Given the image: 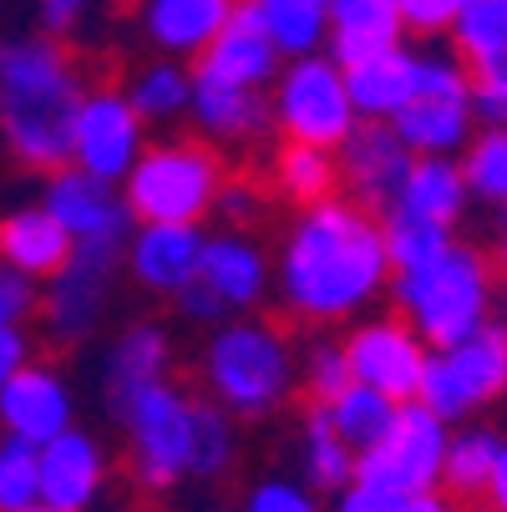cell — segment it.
<instances>
[{
    "label": "cell",
    "mask_w": 507,
    "mask_h": 512,
    "mask_svg": "<svg viewBox=\"0 0 507 512\" xmlns=\"http://www.w3.org/2000/svg\"><path fill=\"white\" fill-rule=\"evenodd\" d=\"M26 360H31V335H26V325H6V330H0V391H6V381L21 371Z\"/></svg>",
    "instance_id": "obj_48"
},
{
    "label": "cell",
    "mask_w": 507,
    "mask_h": 512,
    "mask_svg": "<svg viewBox=\"0 0 507 512\" xmlns=\"http://www.w3.org/2000/svg\"><path fill=\"white\" fill-rule=\"evenodd\" d=\"M452 46L467 71L507 56V0H472L452 21Z\"/></svg>",
    "instance_id": "obj_36"
},
{
    "label": "cell",
    "mask_w": 507,
    "mask_h": 512,
    "mask_svg": "<svg viewBox=\"0 0 507 512\" xmlns=\"http://www.w3.org/2000/svg\"><path fill=\"white\" fill-rule=\"evenodd\" d=\"M208 401L234 421L274 416L300 386V360L279 320H229L203 345Z\"/></svg>",
    "instance_id": "obj_3"
},
{
    "label": "cell",
    "mask_w": 507,
    "mask_h": 512,
    "mask_svg": "<svg viewBox=\"0 0 507 512\" xmlns=\"http://www.w3.org/2000/svg\"><path fill=\"white\" fill-rule=\"evenodd\" d=\"M168 365H173V340L158 320H137L127 325L112 350H107V406L112 416L137 396V391H148L158 381H168Z\"/></svg>",
    "instance_id": "obj_22"
},
{
    "label": "cell",
    "mask_w": 507,
    "mask_h": 512,
    "mask_svg": "<svg viewBox=\"0 0 507 512\" xmlns=\"http://www.w3.org/2000/svg\"><path fill=\"white\" fill-rule=\"evenodd\" d=\"M198 259H203V229L193 224H142L127 239V274L148 289V295H178L198 279Z\"/></svg>",
    "instance_id": "obj_17"
},
{
    "label": "cell",
    "mask_w": 507,
    "mask_h": 512,
    "mask_svg": "<svg viewBox=\"0 0 507 512\" xmlns=\"http://www.w3.org/2000/svg\"><path fill=\"white\" fill-rule=\"evenodd\" d=\"M391 284L386 234L350 198H325L305 208L284 234L279 249V300L289 320L305 325H340L360 315Z\"/></svg>",
    "instance_id": "obj_1"
},
{
    "label": "cell",
    "mask_w": 507,
    "mask_h": 512,
    "mask_svg": "<svg viewBox=\"0 0 507 512\" xmlns=\"http://www.w3.org/2000/svg\"><path fill=\"white\" fill-rule=\"evenodd\" d=\"M122 97L132 102V112L142 117V127H148V122H178L193 107V71L183 61H168V56L163 61H148Z\"/></svg>",
    "instance_id": "obj_30"
},
{
    "label": "cell",
    "mask_w": 507,
    "mask_h": 512,
    "mask_svg": "<svg viewBox=\"0 0 507 512\" xmlns=\"http://www.w3.org/2000/svg\"><path fill=\"white\" fill-rule=\"evenodd\" d=\"M487 512H507V436L497 447V462H492V477H487Z\"/></svg>",
    "instance_id": "obj_50"
},
{
    "label": "cell",
    "mask_w": 507,
    "mask_h": 512,
    "mask_svg": "<svg viewBox=\"0 0 507 512\" xmlns=\"http://www.w3.org/2000/svg\"><path fill=\"white\" fill-rule=\"evenodd\" d=\"M345 97L360 122H391L416 97V56L406 46L345 66Z\"/></svg>",
    "instance_id": "obj_24"
},
{
    "label": "cell",
    "mask_w": 507,
    "mask_h": 512,
    "mask_svg": "<svg viewBox=\"0 0 507 512\" xmlns=\"http://www.w3.org/2000/svg\"><path fill=\"white\" fill-rule=\"evenodd\" d=\"M472 117V77L457 56H416V97L391 117V132L411 158H452L467 148Z\"/></svg>",
    "instance_id": "obj_7"
},
{
    "label": "cell",
    "mask_w": 507,
    "mask_h": 512,
    "mask_svg": "<svg viewBox=\"0 0 507 512\" xmlns=\"http://www.w3.org/2000/svg\"><path fill=\"white\" fill-rule=\"evenodd\" d=\"M335 512H406V497L381 492V487H360V482H350V487L340 492Z\"/></svg>",
    "instance_id": "obj_47"
},
{
    "label": "cell",
    "mask_w": 507,
    "mask_h": 512,
    "mask_svg": "<svg viewBox=\"0 0 507 512\" xmlns=\"http://www.w3.org/2000/svg\"><path fill=\"white\" fill-rule=\"evenodd\" d=\"M71 411H77V401H71L66 376L41 360H26L0 391V431L36 452L56 442L61 431H71Z\"/></svg>",
    "instance_id": "obj_15"
},
{
    "label": "cell",
    "mask_w": 507,
    "mask_h": 512,
    "mask_svg": "<svg viewBox=\"0 0 507 512\" xmlns=\"http://www.w3.org/2000/svg\"><path fill=\"white\" fill-rule=\"evenodd\" d=\"M87 77L77 56L51 36L0 41V137L21 168L61 173L71 168V132L87 102Z\"/></svg>",
    "instance_id": "obj_2"
},
{
    "label": "cell",
    "mask_w": 507,
    "mask_h": 512,
    "mask_svg": "<svg viewBox=\"0 0 507 512\" xmlns=\"http://www.w3.org/2000/svg\"><path fill=\"white\" fill-rule=\"evenodd\" d=\"M502 330H507V289H502Z\"/></svg>",
    "instance_id": "obj_53"
},
{
    "label": "cell",
    "mask_w": 507,
    "mask_h": 512,
    "mask_svg": "<svg viewBox=\"0 0 507 512\" xmlns=\"http://www.w3.org/2000/svg\"><path fill=\"white\" fill-rule=\"evenodd\" d=\"M208 512H234V507H208Z\"/></svg>",
    "instance_id": "obj_55"
},
{
    "label": "cell",
    "mask_w": 507,
    "mask_h": 512,
    "mask_svg": "<svg viewBox=\"0 0 507 512\" xmlns=\"http://www.w3.org/2000/svg\"><path fill=\"white\" fill-rule=\"evenodd\" d=\"M107 482V452L87 431H61L56 442L41 447V502L56 512H82L97 502Z\"/></svg>",
    "instance_id": "obj_18"
},
{
    "label": "cell",
    "mask_w": 507,
    "mask_h": 512,
    "mask_svg": "<svg viewBox=\"0 0 507 512\" xmlns=\"http://www.w3.org/2000/svg\"><path fill=\"white\" fill-rule=\"evenodd\" d=\"M71 259V239L56 218L36 208H16L0 218V264L21 279H51Z\"/></svg>",
    "instance_id": "obj_25"
},
{
    "label": "cell",
    "mask_w": 507,
    "mask_h": 512,
    "mask_svg": "<svg viewBox=\"0 0 507 512\" xmlns=\"http://www.w3.org/2000/svg\"><path fill=\"white\" fill-rule=\"evenodd\" d=\"M416 406H426L442 426H457V421L472 416V401L462 396V386H457V376L447 371L442 355H426V371H421V386H416Z\"/></svg>",
    "instance_id": "obj_40"
},
{
    "label": "cell",
    "mask_w": 507,
    "mask_h": 512,
    "mask_svg": "<svg viewBox=\"0 0 507 512\" xmlns=\"http://www.w3.org/2000/svg\"><path fill=\"white\" fill-rule=\"evenodd\" d=\"M472 77V117L482 122V132H507V56L467 71Z\"/></svg>",
    "instance_id": "obj_41"
},
{
    "label": "cell",
    "mask_w": 507,
    "mask_h": 512,
    "mask_svg": "<svg viewBox=\"0 0 507 512\" xmlns=\"http://www.w3.org/2000/svg\"><path fill=\"white\" fill-rule=\"evenodd\" d=\"M401 11V26L416 31V36H437V31H452L462 0H396Z\"/></svg>",
    "instance_id": "obj_44"
},
{
    "label": "cell",
    "mask_w": 507,
    "mask_h": 512,
    "mask_svg": "<svg viewBox=\"0 0 507 512\" xmlns=\"http://www.w3.org/2000/svg\"><path fill=\"white\" fill-rule=\"evenodd\" d=\"M127 431V472L142 492H168L188 477V447H193V396L173 381H158L137 391L117 411Z\"/></svg>",
    "instance_id": "obj_6"
},
{
    "label": "cell",
    "mask_w": 507,
    "mask_h": 512,
    "mask_svg": "<svg viewBox=\"0 0 507 512\" xmlns=\"http://www.w3.org/2000/svg\"><path fill=\"white\" fill-rule=\"evenodd\" d=\"M442 360H447V371L457 376L462 396L472 401V411L507 396V330L502 325L487 320L477 335H467L462 345L442 350Z\"/></svg>",
    "instance_id": "obj_26"
},
{
    "label": "cell",
    "mask_w": 507,
    "mask_h": 512,
    "mask_svg": "<svg viewBox=\"0 0 507 512\" xmlns=\"http://www.w3.org/2000/svg\"><path fill=\"white\" fill-rule=\"evenodd\" d=\"M279 51L274 41L264 36L259 16L249 0H239L229 26L213 36V46L198 56L193 66V82H213V87H239V92H264L274 77H279Z\"/></svg>",
    "instance_id": "obj_16"
},
{
    "label": "cell",
    "mask_w": 507,
    "mask_h": 512,
    "mask_svg": "<svg viewBox=\"0 0 507 512\" xmlns=\"http://www.w3.org/2000/svg\"><path fill=\"white\" fill-rule=\"evenodd\" d=\"M82 11H87V0H41V26H46V36H51V41L66 36L71 26L82 21Z\"/></svg>",
    "instance_id": "obj_49"
},
{
    "label": "cell",
    "mask_w": 507,
    "mask_h": 512,
    "mask_svg": "<svg viewBox=\"0 0 507 512\" xmlns=\"http://www.w3.org/2000/svg\"><path fill=\"white\" fill-rule=\"evenodd\" d=\"M350 360H345V345L335 340H315L310 355H305V391H310V406H330L350 391Z\"/></svg>",
    "instance_id": "obj_39"
},
{
    "label": "cell",
    "mask_w": 507,
    "mask_h": 512,
    "mask_svg": "<svg viewBox=\"0 0 507 512\" xmlns=\"http://www.w3.org/2000/svg\"><path fill=\"white\" fill-rule=\"evenodd\" d=\"M41 208L66 229L71 244H127L132 239V213H127L122 193L77 168H61L46 178Z\"/></svg>",
    "instance_id": "obj_14"
},
{
    "label": "cell",
    "mask_w": 507,
    "mask_h": 512,
    "mask_svg": "<svg viewBox=\"0 0 507 512\" xmlns=\"http://www.w3.org/2000/svg\"><path fill=\"white\" fill-rule=\"evenodd\" d=\"M122 254H127V244H71V259L46 279V295L36 300L46 335L56 345H77L102 325Z\"/></svg>",
    "instance_id": "obj_10"
},
{
    "label": "cell",
    "mask_w": 507,
    "mask_h": 512,
    "mask_svg": "<svg viewBox=\"0 0 507 512\" xmlns=\"http://www.w3.org/2000/svg\"><path fill=\"white\" fill-rule=\"evenodd\" d=\"M198 279L234 310H254L269 295V259L249 234H219V239H203V259H198Z\"/></svg>",
    "instance_id": "obj_20"
},
{
    "label": "cell",
    "mask_w": 507,
    "mask_h": 512,
    "mask_svg": "<svg viewBox=\"0 0 507 512\" xmlns=\"http://www.w3.org/2000/svg\"><path fill=\"white\" fill-rule=\"evenodd\" d=\"M193 122L208 148H259L274 132V107L264 92H239V87H213L193 82Z\"/></svg>",
    "instance_id": "obj_19"
},
{
    "label": "cell",
    "mask_w": 507,
    "mask_h": 512,
    "mask_svg": "<svg viewBox=\"0 0 507 512\" xmlns=\"http://www.w3.org/2000/svg\"><path fill=\"white\" fill-rule=\"evenodd\" d=\"M41 502V452L0 436V512H26Z\"/></svg>",
    "instance_id": "obj_38"
},
{
    "label": "cell",
    "mask_w": 507,
    "mask_h": 512,
    "mask_svg": "<svg viewBox=\"0 0 507 512\" xmlns=\"http://www.w3.org/2000/svg\"><path fill=\"white\" fill-rule=\"evenodd\" d=\"M320 411H325L330 431L340 436L355 457L371 452L381 436L391 431V421H396V401H386L381 391H366V386H350L340 401H330V406H320Z\"/></svg>",
    "instance_id": "obj_33"
},
{
    "label": "cell",
    "mask_w": 507,
    "mask_h": 512,
    "mask_svg": "<svg viewBox=\"0 0 507 512\" xmlns=\"http://www.w3.org/2000/svg\"><path fill=\"white\" fill-rule=\"evenodd\" d=\"M274 127L284 142H305V148L335 153L340 142L355 132V107L345 97V71L330 56H300L274 77Z\"/></svg>",
    "instance_id": "obj_8"
},
{
    "label": "cell",
    "mask_w": 507,
    "mask_h": 512,
    "mask_svg": "<svg viewBox=\"0 0 507 512\" xmlns=\"http://www.w3.org/2000/svg\"><path fill=\"white\" fill-rule=\"evenodd\" d=\"M137 158H142V117L132 112V102L112 87L87 92L77 112V132H71V168L117 188L127 183Z\"/></svg>",
    "instance_id": "obj_11"
},
{
    "label": "cell",
    "mask_w": 507,
    "mask_h": 512,
    "mask_svg": "<svg viewBox=\"0 0 507 512\" xmlns=\"http://www.w3.org/2000/svg\"><path fill=\"white\" fill-rule=\"evenodd\" d=\"M224 158L208 142H158L142 148L137 168L122 183V203L132 213V224H203L219 203L224 188Z\"/></svg>",
    "instance_id": "obj_5"
},
{
    "label": "cell",
    "mask_w": 507,
    "mask_h": 512,
    "mask_svg": "<svg viewBox=\"0 0 507 512\" xmlns=\"http://www.w3.org/2000/svg\"><path fill=\"white\" fill-rule=\"evenodd\" d=\"M497 447L502 436L487 431V426H467L447 442V467H442V482H447V497L457 502H472L487 492V477H492V462H497Z\"/></svg>",
    "instance_id": "obj_35"
},
{
    "label": "cell",
    "mask_w": 507,
    "mask_h": 512,
    "mask_svg": "<svg viewBox=\"0 0 507 512\" xmlns=\"http://www.w3.org/2000/svg\"><path fill=\"white\" fill-rule=\"evenodd\" d=\"M426 345L416 340V330L401 320V315H381V320H366L345 335V360H350V381L366 386V391H381L386 401L406 406L416 401V386H421V371H426Z\"/></svg>",
    "instance_id": "obj_12"
},
{
    "label": "cell",
    "mask_w": 507,
    "mask_h": 512,
    "mask_svg": "<svg viewBox=\"0 0 507 512\" xmlns=\"http://www.w3.org/2000/svg\"><path fill=\"white\" fill-rule=\"evenodd\" d=\"M406 512H457V507L442 492H426V497H406Z\"/></svg>",
    "instance_id": "obj_51"
},
{
    "label": "cell",
    "mask_w": 507,
    "mask_h": 512,
    "mask_svg": "<svg viewBox=\"0 0 507 512\" xmlns=\"http://www.w3.org/2000/svg\"><path fill=\"white\" fill-rule=\"evenodd\" d=\"M492 295H497V264H492V254H482L472 244H452L437 264L391 279V300H396L401 320L416 330V340L431 355H442V350L462 345L467 335H477L487 325Z\"/></svg>",
    "instance_id": "obj_4"
},
{
    "label": "cell",
    "mask_w": 507,
    "mask_h": 512,
    "mask_svg": "<svg viewBox=\"0 0 507 512\" xmlns=\"http://www.w3.org/2000/svg\"><path fill=\"white\" fill-rule=\"evenodd\" d=\"M213 213H224L229 234H244V224H254V218L264 213V188L244 173H229L224 188H219V203H213Z\"/></svg>",
    "instance_id": "obj_43"
},
{
    "label": "cell",
    "mask_w": 507,
    "mask_h": 512,
    "mask_svg": "<svg viewBox=\"0 0 507 512\" xmlns=\"http://www.w3.org/2000/svg\"><path fill=\"white\" fill-rule=\"evenodd\" d=\"M26 512H56V507H46V502H36V507H26Z\"/></svg>",
    "instance_id": "obj_54"
},
{
    "label": "cell",
    "mask_w": 507,
    "mask_h": 512,
    "mask_svg": "<svg viewBox=\"0 0 507 512\" xmlns=\"http://www.w3.org/2000/svg\"><path fill=\"white\" fill-rule=\"evenodd\" d=\"M462 6H472V0H462Z\"/></svg>",
    "instance_id": "obj_56"
},
{
    "label": "cell",
    "mask_w": 507,
    "mask_h": 512,
    "mask_svg": "<svg viewBox=\"0 0 507 512\" xmlns=\"http://www.w3.org/2000/svg\"><path fill=\"white\" fill-rule=\"evenodd\" d=\"M462 183H467V198L507 208V132H477L467 142Z\"/></svg>",
    "instance_id": "obj_37"
},
{
    "label": "cell",
    "mask_w": 507,
    "mask_h": 512,
    "mask_svg": "<svg viewBox=\"0 0 507 512\" xmlns=\"http://www.w3.org/2000/svg\"><path fill=\"white\" fill-rule=\"evenodd\" d=\"M492 264L507 274V208H502V218H497V254H492Z\"/></svg>",
    "instance_id": "obj_52"
},
{
    "label": "cell",
    "mask_w": 507,
    "mask_h": 512,
    "mask_svg": "<svg viewBox=\"0 0 507 512\" xmlns=\"http://www.w3.org/2000/svg\"><path fill=\"white\" fill-rule=\"evenodd\" d=\"M401 213H416L426 224L452 229L457 218L467 213V183H462V163L452 158H416L401 188Z\"/></svg>",
    "instance_id": "obj_27"
},
{
    "label": "cell",
    "mask_w": 507,
    "mask_h": 512,
    "mask_svg": "<svg viewBox=\"0 0 507 512\" xmlns=\"http://www.w3.org/2000/svg\"><path fill=\"white\" fill-rule=\"evenodd\" d=\"M447 442H452V431L426 406L406 401V406H396V421H391V431L381 436V442L355 457V482L396 492V497H426L442 482Z\"/></svg>",
    "instance_id": "obj_9"
},
{
    "label": "cell",
    "mask_w": 507,
    "mask_h": 512,
    "mask_svg": "<svg viewBox=\"0 0 507 512\" xmlns=\"http://www.w3.org/2000/svg\"><path fill=\"white\" fill-rule=\"evenodd\" d=\"M401 11L396 0H330V31H325V51L340 71L366 61V56H381V51H396L401 46Z\"/></svg>",
    "instance_id": "obj_21"
},
{
    "label": "cell",
    "mask_w": 507,
    "mask_h": 512,
    "mask_svg": "<svg viewBox=\"0 0 507 512\" xmlns=\"http://www.w3.org/2000/svg\"><path fill=\"white\" fill-rule=\"evenodd\" d=\"M381 234H386L391 279H396V274H416V269H426V264H437V259L457 244V239H452V229L426 224V218L401 213V208H391V213L381 218Z\"/></svg>",
    "instance_id": "obj_34"
},
{
    "label": "cell",
    "mask_w": 507,
    "mask_h": 512,
    "mask_svg": "<svg viewBox=\"0 0 507 512\" xmlns=\"http://www.w3.org/2000/svg\"><path fill=\"white\" fill-rule=\"evenodd\" d=\"M31 310H36L31 279H21V274H11L6 264H0V330H6V325H26Z\"/></svg>",
    "instance_id": "obj_46"
},
{
    "label": "cell",
    "mask_w": 507,
    "mask_h": 512,
    "mask_svg": "<svg viewBox=\"0 0 507 512\" xmlns=\"http://www.w3.org/2000/svg\"><path fill=\"white\" fill-rule=\"evenodd\" d=\"M239 0H142V31L158 51H168V61L178 56H203L229 26Z\"/></svg>",
    "instance_id": "obj_23"
},
{
    "label": "cell",
    "mask_w": 507,
    "mask_h": 512,
    "mask_svg": "<svg viewBox=\"0 0 507 512\" xmlns=\"http://www.w3.org/2000/svg\"><path fill=\"white\" fill-rule=\"evenodd\" d=\"M300 462H305V487H310V492H345V487L355 482V452L330 431V421H325L320 406L305 411Z\"/></svg>",
    "instance_id": "obj_32"
},
{
    "label": "cell",
    "mask_w": 507,
    "mask_h": 512,
    "mask_svg": "<svg viewBox=\"0 0 507 512\" xmlns=\"http://www.w3.org/2000/svg\"><path fill=\"white\" fill-rule=\"evenodd\" d=\"M264 36L274 41L279 56L300 61V56H320L325 51V31H330V0H249Z\"/></svg>",
    "instance_id": "obj_28"
},
{
    "label": "cell",
    "mask_w": 507,
    "mask_h": 512,
    "mask_svg": "<svg viewBox=\"0 0 507 512\" xmlns=\"http://www.w3.org/2000/svg\"><path fill=\"white\" fill-rule=\"evenodd\" d=\"M173 305H178V315H183V320H193V325H208V330L229 325V305H224L219 295H213V289H208L203 279H193L188 289H178Z\"/></svg>",
    "instance_id": "obj_45"
},
{
    "label": "cell",
    "mask_w": 507,
    "mask_h": 512,
    "mask_svg": "<svg viewBox=\"0 0 507 512\" xmlns=\"http://www.w3.org/2000/svg\"><path fill=\"white\" fill-rule=\"evenodd\" d=\"M244 512H320L315 492L305 482H289V477H264L249 487Z\"/></svg>",
    "instance_id": "obj_42"
},
{
    "label": "cell",
    "mask_w": 507,
    "mask_h": 512,
    "mask_svg": "<svg viewBox=\"0 0 507 512\" xmlns=\"http://www.w3.org/2000/svg\"><path fill=\"white\" fill-rule=\"evenodd\" d=\"M274 188L295 203L300 213L335 198L340 188V168H335V153L325 148H305V142H284L274 153Z\"/></svg>",
    "instance_id": "obj_29"
},
{
    "label": "cell",
    "mask_w": 507,
    "mask_h": 512,
    "mask_svg": "<svg viewBox=\"0 0 507 512\" xmlns=\"http://www.w3.org/2000/svg\"><path fill=\"white\" fill-rule=\"evenodd\" d=\"M239 462V421L213 401H193V447H188V477L219 482Z\"/></svg>",
    "instance_id": "obj_31"
},
{
    "label": "cell",
    "mask_w": 507,
    "mask_h": 512,
    "mask_svg": "<svg viewBox=\"0 0 507 512\" xmlns=\"http://www.w3.org/2000/svg\"><path fill=\"white\" fill-rule=\"evenodd\" d=\"M335 153H340L335 168H340V183H345L350 203H360L371 218H386L401 203V188H406V173H411L416 158L391 132V122H355V132Z\"/></svg>",
    "instance_id": "obj_13"
}]
</instances>
